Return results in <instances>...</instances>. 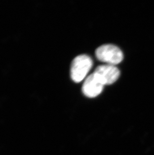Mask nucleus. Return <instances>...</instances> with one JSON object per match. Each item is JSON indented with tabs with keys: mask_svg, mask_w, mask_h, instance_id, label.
<instances>
[{
	"mask_svg": "<svg viewBox=\"0 0 154 155\" xmlns=\"http://www.w3.org/2000/svg\"><path fill=\"white\" fill-rule=\"evenodd\" d=\"M93 60L87 55H79L73 60L71 66V77L76 83H79L86 77L93 66Z\"/></svg>",
	"mask_w": 154,
	"mask_h": 155,
	"instance_id": "f257e3e1",
	"label": "nucleus"
},
{
	"mask_svg": "<svg viewBox=\"0 0 154 155\" xmlns=\"http://www.w3.org/2000/svg\"><path fill=\"white\" fill-rule=\"evenodd\" d=\"M95 54L98 60L113 65L121 62L124 58L121 49L112 44L101 46L96 49Z\"/></svg>",
	"mask_w": 154,
	"mask_h": 155,
	"instance_id": "f03ea898",
	"label": "nucleus"
},
{
	"mask_svg": "<svg viewBox=\"0 0 154 155\" xmlns=\"http://www.w3.org/2000/svg\"><path fill=\"white\" fill-rule=\"evenodd\" d=\"M104 85L113 84L119 78L120 72L113 65H102L98 66L94 72Z\"/></svg>",
	"mask_w": 154,
	"mask_h": 155,
	"instance_id": "7ed1b4c3",
	"label": "nucleus"
},
{
	"mask_svg": "<svg viewBox=\"0 0 154 155\" xmlns=\"http://www.w3.org/2000/svg\"><path fill=\"white\" fill-rule=\"evenodd\" d=\"M104 84L100 79L92 73L85 81L82 86V91L86 97L93 98L99 95L103 89Z\"/></svg>",
	"mask_w": 154,
	"mask_h": 155,
	"instance_id": "20e7f679",
	"label": "nucleus"
}]
</instances>
